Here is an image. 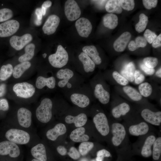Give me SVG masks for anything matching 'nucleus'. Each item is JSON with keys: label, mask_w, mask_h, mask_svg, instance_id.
Listing matches in <instances>:
<instances>
[{"label": "nucleus", "mask_w": 161, "mask_h": 161, "mask_svg": "<svg viewBox=\"0 0 161 161\" xmlns=\"http://www.w3.org/2000/svg\"><path fill=\"white\" fill-rule=\"evenodd\" d=\"M110 131L113 145L116 148L122 146L127 137V129L125 126L120 123L114 122L111 124Z\"/></svg>", "instance_id": "nucleus-1"}, {"label": "nucleus", "mask_w": 161, "mask_h": 161, "mask_svg": "<svg viewBox=\"0 0 161 161\" xmlns=\"http://www.w3.org/2000/svg\"><path fill=\"white\" fill-rule=\"evenodd\" d=\"M7 140L18 145H26L31 140L30 134L26 131L20 129L12 128L9 129L5 134Z\"/></svg>", "instance_id": "nucleus-2"}, {"label": "nucleus", "mask_w": 161, "mask_h": 161, "mask_svg": "<svg viewBox=\"0 0 161 161\" xmlns=\"http://www.w3.org/2000/svg\"><path fill=\"white\" fill-rule=\"evenodd\" d=\"M52 103L49 98H45L41 101L35 111L37 119L40 122L47 123L49 122L52 117Z\"/></svg>", "instance_id": "nucleus-3"}, {"label": "nucleus", "mask_w": 161, "mask_h": 161, "mask_svg": "<svg viewBox=\"0 0 161 161\" xmlns=\"http://www.w3.org/2000/svg\"><path fill=\"white\" fill-rule=\"evenodd\" d=\"M69 56L66 51L61 45H59L55 53L49 55L48 60L53 67L61 68L66 65L68 61Z\"/></svg>", "instance_id": "nucleus-4"}, {"label": "nucleus", "mask_w": 161, "mask_h": 161, "mask_svg": "<svg viewBox=\"0 0 161 161\" xmlns=\"http://www.w3.org/2000/svg\"><path fill=\"white\" fill-rule=\"evenodd\" d=\"M13 90L16 95L20 97L28 98L32 97L35 92V89L32 84L26 82L16 83Z\"/></svg>", "instance_id": "nucleus-5"}, {"label": "nucleus", "mask_w": 161, "mask_h": 161, "mask_svg": "<svg viewBox=\"0 0 161 161\" xmlns=\"http://www.w3.org/2000/svg\"><path fill=\"white\" fill-rule=\"evenodd\" d=\"M93 121L96 129L101 135L106 136L109 134L110 128L104 113L100 112L96 114L93 117Z\"/></svg>", "instance_id": "nucleus-6"}, {"label": "nucleus", "mask_w": 161, "mask_h": 161, "mask_svg": "<svg viewBox=\"0 0 161 161\" xmlns=\"http://www.w3.org/2000/svg\"><path fill=\"white\" fill-rule=\"evenodd\" d=\"M21 151L18 145L8 140L0 142V155H8L12 158L18 157L20 155Z\"/></svg>", "instance_id": "nucleus-7"}, {"label": "nucleus", "mask_w": 161, "mask_h": 161, "mask_svg": "<svg viewBox=\"0 0 161 161\" xmlns=\"http://www.w3.org/2000/svg\"><path fill=\"white\" fill-rule=\"evenodd\" d=\"M64 13L67 19L69 21H73L80 17L81 11L75 0H68L65 4Z\"/></svg>", "instance_id": "nucleus-8"}, {"label": "nucleus", "mask_w": 161, "mask_h": 161, "mask_svg": "<svg viewBox=\"0 0 161 161\" xmlns=\"http://www.w3.org/2000/svg\"><path fill=\"white\" fill-rule=\"evenodd\" d=\"M20 26L19 22L15 20H7L0 24V37H9L15 33Z\"/></svg>", "instance_id": "nucleus-9"}, {"label": "nucleus", "mask_w": 161, "mask_h": 161, "mask_svg": "<svg viewBox=\"0 0 161 161\" xmlns=\"http://www.w3.org/2000/svg\"><path fill=\"white\" fill-rule=\"evenodd\" d=\"M18 124L23 129H28L32 124V114L31 112L25 107H21L17 113Z\"/></svg>", "instance_id": "nucleus-10"}, {"label": "nucleus", "mask_w": 161, "mask_h": 161, "mask_svg": "<svg viewBox=\"0 0 161 161\" xmlns=\"http://www.w3.org/2000/svg\"><path fill=\"white\" fill-rule=\"evenodd\" d=\"M141 115L144 121L149 124L159 126L161 124V112H153L145 108L141 112Z\"/></svg>", "instance_id": "nucleus-11"}, {"label": "nucleus", "mask_w": 161, "mask_h": 161, "mask_svg": "<svg viewBox=\"0 0 161 161\" xmlns=\"http://www.w3.org/2000/svg\"><path fill=\"white\" fill-rule=\"evenodd\" d=\"M149 124L145 121L133 123L129 125L127 131L130 134L133 136H144L150 131Z\"/></svg>", "instance_id": "nucleus-12"}, {"label": "nucleus", "mask_w": 161, "mask_h": 161, "mask_svg": "<svg viewBox=\"0 0 161 161\" xmlns=\"http://www.w3.org/2000/svg\"><path fill=\"white\" fill-rule=\"evenodd\" d=\"M75 26L79 35L84 38L89 37L92 28L90 21L84 17H81L78 19L75 22Z\"/></svg>", "instance_id": "nucleus-13"}, {"label": "nucleus", "mask_w": 161, "mask_h": 161, "mask_svg": "<svg viewBox=\"0 0 161 161\" xmlns=\"http://www.w3.org/2000/svg\"><path fill=\"white\" fill-rule=\"evenodd\" d=\"M32 39V35L29 33L21 36L15 35L10 38V43L13 48L17 50H19L31 41Z\"/></svg>", "instance_id": "nucleus-14"}, {"label": "nucleus", "mask_w": 161, "mask_h": 161, "mask_svg": "<svg viewBox=\"0 0 161 161\" xmlns=\"http://www.w3.org/2000/svg\"><path fill=\"white\" fill-rule=\"evenodd\" d=\"M60 22V18L57 16L52 15L49 16L42 27L44 33L48 35L54 33L59 25Z\"/></svg>", "instance_id": "nucleus-15"}, {"label": "nucleus", "mask_w": 161, "mask_h": 161, "mask_svg": "<svg viewBox=\"0 0 161 161\" xmlns=\"http://www.w3.org/2000/svg\"><path fill=\"white\" fill-rule=\"evenodd\" d=\"M131 37V33L126 32L122 34L114 42L113 47L117 52H122L125 49Z\"/></svg>", "instance_id": "nucleus-16"}, {"label": "nucleus", "mask_w": 161, "mask_h": 161, "mask_svg": "<svg viewBox=\"0 0 161 161\" xmlns=\"http://www.w3.org/2000/svg\"><path fill=\"white\" fill-rule=\"evenodd\" d=\"M156 138V136L153 134L146 137L141 147V154L142 156L147 158L152 155V147Z\"/></svg>", "instance_id": "nucleus-17"}, {"label": "nucleus", "mask_w": 161, "mask_h": 161, "mask_svg": "<svg viewBox=\"0 0 161 161\" xmlns=\"http://www.w3.org/2000/svg\"><path fill=\"white\" fill-rule=\"evenodd\" d=\"M66 129L64 124L59 123L56 125L52 128L47 132L46 137L48 139L52 141H55L58 137L64 134L66 132Z\"/></svg>", "instance_id": "nucleus-18"}, {"label": "nucleus", "mask_w": 161, "mask_h": 161, "mask_svg": "<svg viewBox=\"0 0 161 161\" xmlns=\"http://www.w3.org/2000/svg\"><path fill=\"white\" fill-rule=\"evenodd\" d=\"M30 153L34 158L41 161H47L46 151L44 145L41 143L37 144L32 147Z\"/></svg>", "instance_id": "nucleus-19"}, {"label": "nucleus", "mask_w": 161, "mask_h": 161, "mask_svg": "<svg viewBox=\"0 0 161 161\" xmlns=\"http://www.w3.org/2000/svg\"><path fill=\"white\" fill-rule=\"evenodd\" d=\"M94 95L100 102L103 104H107L109 101L110 95L109 93L104 89L100 84H97L95 86Z\"/></svg>", "instance_id": "nucleus-20"}, {"label": "nucleus", "mask_w": 161, "mask_h": 161, "mask_svg": "<svg viewBox=\"0 0 161 161\" xmlns=\"http://www.w3.org/2000/svg\"><path fill=\"white\" fill-rule=\"evenodd\" d=\"M73 75V72L69 69L66 68L59 70L56 73V76L58 78L63 80L58 82V86L61 88L64 87Z\"/></svg>", "instance_id": "nucleus-21"}, {"label": "nucleus", "mask_w": 161, "mask_h": 161, "mask_svg": "<svg viewBox=\"0 0 161 161\" xmlns=\"http://www.w3.org/2000/svg\"><path fill=\"white\" fill-rule=\"evenodd\" d=\"M87 120L86 115L83 113L76 116L70 115L66 116L65 118V122L68 124L74 123L76 127H81L85 124Z\"/></svg>", "instance_id": "nucleus-22"}, {"label": "nucleus", "mask_w": 161, "mask_h": 161, "mask_svg": "<svg viewBox=\"0 0 161 161\" xmlns=\"http://www.w3.org/2000/svg\"><path fill=\"white\" fill-rule=\"evenodd\" d=\"M55 80L54 77L46 78L42 76H39L37 78L35 86L39 89H41L45 86L50 89H53L55 87Z\"/></svg>", "instance_id": "nucleus-23"}, {"label": "nucleus", "mask_w": 161, "mask_h": 161, "mask_svg": "<svg viewBox=\"0 0 161 161\" xmlns=\"http://www.w3.org/2000/svg\"><path fill=\"white\" fill-rule=\"evenodd\" d=\"M85 130L82 127L78 128L71 133L70 135V139L75 142H82L87 141L89 139V136L85 134Z\"/></svg>", "instance_id": "nucleus-24"}, {"label": "nucleus", "mask_w": 161, "mask_h": 161, "mask_svg": "<svg viewBox=\"0 0 161 161\" xmlns=\"http://www.w3.org/2000/svg\"><path fill=\"white\" fill-rule=\"evenodd\" d=\"M83 52L88 56L96 65L100 64L101 59L96 48L93 45L86 46L82 48Z\"/></svg>", "instance_id": "nucleus-25"}, {"label": "nucleus", "mask_w": 161, "mask_h": 161, "mask_svg": "<svg viewBox=\"0 0 161 161\" xmlns=\"http://www.w3.org/2000/svg\"><path fill=\"white\" fill-rule=\"evenodd\" d=\"M70 99L73 103L82 108L86 107L90 103L89 97L84 94L73 93L71 95Z\"/></svg>", "instance_id": "nucleus-26"}, {"label": "nucleus", "mask_w": 161, "mask_h": 161, "mask_svg": "<svg viewBox=\"0 0 161 161\" xmlns=\"http://www.w3.org/2000/svg\"><path fill=\"white\" fill-rule=\"evenodd\" d=\"M78 58L82 63L85 71L87 72H93L95 68V64L86 54L82 52L79 55Z\"/></svg>", "instance_id": "nucleus-27"}, {"label": "nucleus", "mask_w": 161, "mask_h": 161, "mask_svg": "<svg viewBox=\"0 0 161 161\" xmlns=\"http://www.w3.org/2000/svg\"><path fill=\"white\" fill-rule=\"evenodd\" d=\"M130 110V107L129 104L123 102L114 107L112 110V113L114 118L118 119L126 115Z\"/></svg>", "instance_id": "nucleus-28"}, {"label": "nucleus", "mask_w": 161, "mask_h": 161, "mask_svg": "<svg viewBox=\"0 0 161 161\" xmlns=\"http://www.w3.org/2000/svg\"><path fill=\"white\" fill-rule=\"evenodd\" d=\"M135 71V67L134 63L130 62L125 65L121 71L122 75L128 81L133 82L134 79V73Z\"/></svg>", "instance_id": "nucleus-29"}, {"label": "nucleus", "mask_w": 161, "mask_h": 161, "mask_svg": "<svg viewBox=\"0 0 161 161\" xmlns=\"http://www.w3.org/2000/svg\"><path fill=\"white\" fill-rule=\"evenodd\" d=\"M103 23L104 26L111 29L115 28L118 24V18L117 16L113 13L106 14L103 17Z\"/></svg>", "instance_id": "nucleus-30"}, {"label": "nucleus", "mask_w": 161, "mask_h": 161, "mask_svg": "<svg viewBox=\"0 0 161 161\" xmlns=\"http://www.w3.org/2000/svg\"><path fill=\"white\" fill-rule=\"evenodd\" d=\"M105 8L106 10L109 13L120 14L122 12L120 0H110L106 3Z\"/></svg>", "instance_id": "nucleus-31"}, {"label": "nucleus", "mask_w": 161, "mask_h": 161, "mask_svg": "<svg viewBox=\"0 0 161 161\" xmlns=\"http://www.w3.org/2000/svg\"><path fill=\"white\" fill-rule=\"evenodd\" d=\"M35 48V45L33 43L27 44L24 49L25 53L18 58L19 61L22 63L28 61L31 59L34 55Z\"/></svg>", "instance_id": "nucleus-32"}, {"label": "nucleus", "mask_w": 161, "mask_h": 161, "mask_svg": "<svg viewBox=\"0 0 161 161\" xmlns=\"http://www.w3.org/2000/svg\"><path fill=\"white\" fill-rule=\"evenodd\" d=\"M31 66V64L29 61L23 62L17 65L13 69V77L16 79L20 78Z\"/></svg>", "instance_id": "nucleus-33"}, {"label": "nucleus", "mask_w": 161, "mask_h": 161, "mask_svg": "<svg viewBox=\"0 0 161 161\" xmlns=\"http://www.w3.org/2000/svg\"><path fill=\"white\" fill-rule=\"evenodd\" d=\"M147 44V42L144 38L142 36H138L135 41H131L129 43V49L131 51H134L140 47H144Z\"/></svg>", "instance_id": "nucleus-34"}, {"label": "nucleus", "mask_w": 161, "mask_h": 161, "mask_svg": "<svg viewBox=\"0 0 161 161\" xmlns=\"http://www.w3.org/2000/svg\"><path fill=\"white\" fill-rule=\"evenodd\" d=\"M123 89L124 92L133 100L139 101L142 99V96L134 88L126 86L123 87Z\"/></svg>", "instance_id": "nucleus-35"}, {"label": "nucleus", "mask_w": 161, "mask_h": 161, "mask_svg": "<svg viewBox=\"0 0 161 161\" xmlns=\"http://www.w3.org/2000/svg\"><path fill=\"white\" fill-rule=\"evenodd\" d=\"M13 69L10 64L3 65L0 70V80L4 81L10 77L13 74Z\"/></svg>", "instance_id": "nucleus-36"}, {"label": "nucleus", "mask_w": 161, "mask_h": 161, "mask_svg": "<svg viewBox=\"0 0 161 161\" xmlns=\"http://www.w3.org/2000/svg\"><path fill=\"white\" fill-rule=\"evenodd\" d=\"M161 154V137H156L153 145L152 148V157L155 160H158L160 158Z\"/></svg>", "instance_id": "nucleus-37"}, {"label": "nucleus", "mask_w": 161, "mask_h": 161, "mask_svg": "<svg viewBox=\"0 0 161 161\" xmlns=\"http://www.w3.org/2000/svg\"><path fill=\"white\" fill-rule=\"evenodd\" d=\"M148 22V18L144 13L139 16V20L135 25V30L139 33L143 32L145 30Z\"/></svg>", "instance_id": "nucleus-38"}, {"label": "nucleus", "mask_w": 161, "mask_h": 161, "mask_svg": "<svg viewBox=\"0 0 161 161\" xmlns=\"http://www.w3.org/2000/svg\"><path fill=\"white\" fill-rule=\"evenodd\" d=\"M138 89L141 95L145 97L149 96L152 92V87L148 82H145L140 84Z\"/></svg>", "instance_id": "nucleus-39"}, {"label": "nucleus", "mask_w": 161, "mask_h": 161, "mask_svg": "<svg viewBox=\"0 0 161 161\" xmlns=\"http://www.w3.org/2000/svg\"><path fill=\"white\" fill-rule=\"evenodd\" d=\"M94 146L93 143L88 141L82 142L79 146V151L82 156L86 155Z\"/></svg>", "instance_id": "nucleus-40"}, {"label": "nucleus", "mask_w": 161, "mask_h": 161, "mask_svg": "<svg viewBox=\"0 0 161 161\" xmlns=\"http://www.w3.org/2000/svg\"><path fill=\"white\" fill-rule=\"evenodd\" d=\"M13 16L12 11L7 8L0 9V22L6 21L11 18Z\"/></svg>", "instance_id": "nucleus-41"}, {"label": "nucleus", "mask_w": 161, "mask_h": 161, "mask_svg": "<svg viewBox=\"0 0 161 161\" xmlns=\"http://www.w3.org/2000/svg\"><path fill=\"white\" fill-rule=\"evenodd\" d=\"M144 64L147 67L151 69L155 68L158 64V59L153 57H147L143 60Z\"/></svg>", "instance_id": "nucleus-42"}, {"label": "nucleus", "mask_w": 161, "mask_h": 161, "mask_svg": "<svg viewBox=\"0 0 161 161\" xmlns=\"http://www.w3.org/2000/svg\"><path fill=\"white\" fill-rule=\"evenodd\" d=\"M112 76L117 83L121 85L126 86L129 83V81L117 71L113 72Z\"/></svg>", "instance_id": "nucleus-43"}, {"label": "nucleus", "mask_w": 161, "mask_h": 161, "mask_svg": "<svg viewBox=\"0 0 161 161\" xmlns=\"http://www.w3.org/2000/svg\"><path fill=\"white\" fill-rule=\"evenodd\" d=\"M120 4L122 8L128 11L133 10L135 5L134 1L133 0H120Z\"/></svg>", "instance_id": "nucleus-44"}, {"label": "nucleus", "mask_w": 161, "mask_h": 161, "mask_svg": "<svg viewBox=\"0 0 161 161\" xmlns=\"http://www.w3.org/2000/svg\"><path fill=\"white\" fill-rule=\"evenodd\" d=\"M144 38L149 44H151L157 36L154 32L149 29H147L144 34Z\"/></svg>", "instance_id": "nucleus-45"}, {"label": "nucleus", "mask_w": 161, "mask_h": 161, "mask_svg": "<svg viewBox=\"0 0 161 161\" xmlns=\"http://www.w3.org/2000/svg\"><path fill=\"white\" fill-rule=\"evenodd\" d=\"M111 156L110 152L105 149H102L98 151L97 153L96 161H103L104 157H109Z\"/></svg>", "instance_id": "nucleus-46"}, {"label": "nucleus", "mask_w": 161, "mask_h": 161, "mask_svg": "<svg viewBox=\"0 0 161 161\" xmlns=\"http://www.w3.org/2000/svg\"><path fill=\"white\" fill-rule=\"evenodd\" d=\"M145 7L147 9L150 10L156 7L158 1L157 0H143L142 1Z\"/></svg>", "instance_id": "nucleus-47"}, {"label": "nucleus", "mask_w": 161, "mask_h": 161, "mask_svg": "<svg viewBox=\"0 0 161 161\" xmlns=\"http://www.w3.org/2000/svg\"><path fill=\"white\" fill-rule=\"evenodd\" d=\"M134 80L136 84L142 83L145 79L144 75L139 70H135L134 73Z\"/></svg>", "instance_id": "nucleus-48"}, {"label": "nucleus", "mask_w": 161, "mask_h": 161, "mask_svg": "<svg viewBox=\"0 0 161 161\" xmlns=\"http://www.w3.org/2000/svg\"><path fill=\"white\" fill-rule=\"evenodd\" d=\"M68 154L70 157L74 160H77L80 157V154L79 151L74 147L70 148Z\"/></svg>", "instance_id": "nucleus-49"}, {"label": "nucleus", "mask_w": 161, "mask_h": 161, "mask_svg": "<svg viewBox=\"0 0 161 161\" xmlns=\"http://www.w3.org/2000/svg\"><path fill=\"white\" fill-rule=\"evenodd\" d=\"M140 69L146 74L148 75H152L154 74L155 70L154 68H149L144 64H141L140 65Z\"/></svg>", "instance_id": "nucleus-50"}, {"label": "nucleus", "mask_w": 161, "mask_h": 161, "mask_svg": "<svg viewBox=\"0 0 161 161\" xmlns=\"http://www.w3.org/2000/svg\"><path fill=\"white\" fill-rule=\"evenodd\" d=\"M9 109L8 102L7 100L4 99H0V111H6Z\"/></svg>", "instance_id": "nucleus-51"}, {"label": "nucleus", "mask_w": 161, "mask_h": 161, "mask_svg": "<svg viewBox=\"0 0 161 161\" xmlns=\"http://www.w3.org/2000/svg\"><path fill=\"white\" fill-rule=\"evenodd\" d=\"M52 2L49 0H47L44 2L41 6V11L43 16H44L46 12L47 8L51 6Z\"/></svg>", "instance_id": "nucleus-52"}, {"label": "nucleus", "mask_w": 161, "mask_h": 161, "mask_svg": "<svg viewBox=\"0 0 161 161\" xmlns=\"http://www.w3.org/2000/svg\"><path fill=\"white\" fill-rule=\"evenodd\" d=\"M161 46V34H160L155 38L152 44V47L157 48Z\"/></svg>", "instance_id": "nucleus-53"}, {"label": "nucleus", "mask_w": 161, "mask_h": 161, "mask_svg": "<svg viewBox=\"0 0 161 161\" xmlns=\"http://www.w3.org/2000/svg\"><path fill=\"white\" fill-rule=\"evenodd\" d=\"M56 149L58 153L62 156H64L66 155V149L63 146H58L57 148Z\"/></svg>", "instance_id": "nucleus-54"}, {"label": "nucleus", "mask_w": 161, "mask_h": 161, "mask_svg": "<svg viewBox=\"0 0 161 161\" xmlns=\"http://www.w3.org/2000/svg\"><path fill=\"white\" fill-rule=\"evenodd\" d=\"M35 14L37 18L40 20H42L43 15L41 8H37L35 10Z\"/></svg>", "instance_id": "nucleus-55"}, {"label": "nucleus", "mask_w": 161, "mask_h": 161, "mask_svg": "<svg viewBox=\"0 0 161 161\" xmlns=\"http://www.w3.org/2000/svg\"><path fill=\"white\" fill-rule=\"evenodd\" d=\"M6 92V85L2 84L0 86V97L3 96Z\"/></svg>", "instance_id": "nucleus-56"}, {"label": "nucleus", "mask_w": 161, "mask_h": 161, "mask_svg": "<svg viewBox=\"0 0 161 161\" xmlns=\"http://www.w3.org/2000/svg\"><path fill=\"white\" fill-rule=\"evenodd\" d=\"M42 23V20H40L37 18L34 21V23L37 26H39Z\"/></svg>", "instance_id": "nucleus-57"}, {"label": "nucleus", "mask_w": 161, "mask_h": 161, "mask_svg": "<svg viewBox=\"0 0 161 161\" xmlns=\"http://www.w3.org/2000/svg\"><path fill=\"white\" fill-rule=\"evenodd\" d=\"M156 75L158 77L161 78V68L160 67L156 72Z\"/></svg>", "instance_id": "nucleus-58"}, {"label": "nucleus", "mask_w": 161, "mask_h": 161, "mask_svg": "<svg viewBox=\"0 0 161 161\" xmlns=\"http://www.w3.org/2000/svg\"><path fill=\"white\" fill-rule=\"evenodd\" d=\"M66 85H67V87L68 88H70L72 87L71 84L70 83H69V82H68L67 83Z\"/></svg>", "instance_id": "nucleus-59"}, {"label": "nucleus", "mask_w": 161, "mask_h": 161, "mask_svg": "<svg viewBox=\"0 0 161 161\" xmlns=\"http://www.w3.org/2000/svg\"><path fill=\"white\" fill-rule=\"evenodd\" d=\"M47 55V54L46 53H44L42 54V56L44 58H45Z\"/></svg>", "instance_id": "nucleus-60"}, {"label": "nucleus", "mask_w": 161, "mask_h": 161, "mask_svg": "<svg viewBox=\"0 0 161 161\" xmlns=\"http://www.w3.org/2000/svg\"><path fill=\"white\" fill-rule=\"evenodd\" d=\"M31 161H41V160H37V159L34 158L33 159H32Z\"/></svg>", "instance_id": "nucleus-61"}, {"label": "nucleus", "mask_w": 161, "mask_h": 161, "mask_svg": "<svg viewBox=\"0 0 161 161\" xmlns=\"http://www.w3.org/2000/svg\"><path fill=\"white\" fill-rule=\"evenodd\" d=\"M91 161H96L95 159H93L91 160Z\"/></svg>", "instance_id": "nucleus-62"}]
</instances>
